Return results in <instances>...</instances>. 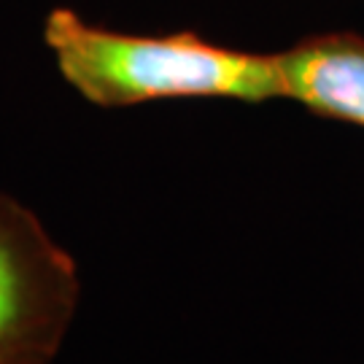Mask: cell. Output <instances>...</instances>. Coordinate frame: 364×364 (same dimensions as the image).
<instances>
[{
	"label": "cell",
	"mask_w": 364,
	"mask_h": 364,
	"mask_svg": "<svg viewBox=\"0 0 364 364\" xmlns=\"http://www.w3.org/2000/svg\"><path fill=\"white\" fill-rule=\"evenodd\" d=\"M284 97L313 114L364 127V38L318 36L278 54Z\"/></svg>",
	"instance_id": "3957f363"
},
{
	"label": "cell",
	"mask_w": 364,
	"mask_h": 364,
	"mask_svg": "<svg viewBox=\"0 0 364 364\" xmlns=\"http://www.w3.org/2000/svg\"><path fill=\"white\" fill-rule=\"evenodd\" d=\"M43 41L68 84L100 108L173 100L227 97L267 103L284 97L278 54L227 49L192 36H130L54 9Z\"/></svg>",
	"instance_id": "6da1fadb"
},
{
	"label": "cell",
	"mask_w": 364,
	"mask_h": 364,
	"mask_svg": "<svg viewBox=\"0 0 364 364\" xmlns=\"http://www.w3.org/2000/svg\"><path fill=\"white\" fill-rule=\"evenodd\" d=\"M78 294L76 259L27 205L0 195V364H52Z\"/></svg>",
	"instance_id": "7a4b0ae2"
}]
</instances>
